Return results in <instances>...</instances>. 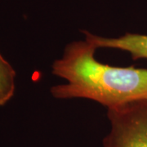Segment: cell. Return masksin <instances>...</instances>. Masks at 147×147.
I'll use <instances>...</instances> for the list:
<instances>
[{
	"label": "cell",
	"mask_w": 147,
	"mask_h": 147,
	"mask_svg": "<svg viewBox=\"0 0 147 147\" xmlns=\"http://www.w3.org/2000/svg\"><path fill=\"white\" fill-rule=\"evenodd\" d=\"M96 48L87 40L68 43L62 57L54 61L52 73L66 83L51 88L56 99L84 98L107 109L147 99V69L117 67L95 57Z\"/></svg>",
	"instance_id": "6da1fadb"
},
{
	"label": "cell",
	"mask_w": 147,
	"mask_h": 147,
	"mask_svg": "<svg viewBox=\"0 0 147 147\" xmlns=\"http://www.w3.org/2000/svg\"><path fill=\"white\" fill-rule=\"evenodd\" d=\"M107 117L103 147H147V99L107 109Z\"/></svg>",
	"instance_id": "7a4b0ae2"
},
{
	"label": "cell",
	"mask_w": 147,
	"mask_h": 147,
	"mask_svg": "<svg viewBox=\"0 0 147 147\" xmlns=\"http://www.w3.org/2000/svg\"><path fill=\"white\" fill-rule=\"evenodd\" d=\"M84 39L97 48H112L125 51L133 60L147 59V35L127 33L117 38H108L83 30Z\"/></svg>",
	"instance_id": "3957f363"
},
{
	"label": "cell",
	"mask_w": 147,
	"mask_h": 147,
	"mask_svg": "<svg viewBox=\"0 0 147 147\" xmlns=\"http://www.w3.org/2000/svg\"><path fill=\"white\" fill-rule=\"evenodd\" d=\"M16 76L15 69L0 53V106L6 105L15 94Z\"/></svg>",
	"instance_id": "277c9868"
}]
</instances>
